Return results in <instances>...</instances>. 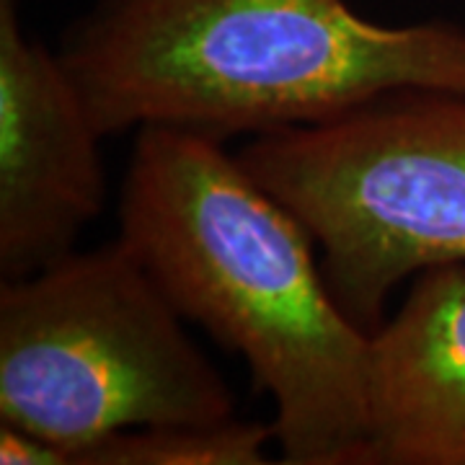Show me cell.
<instances>
[{"label": "cell", "mask_w": 465, "mask_h": 465, "mask_svg": "<svg viewBox=\"0 0 465 465\" xmlns=\"http://www.w3.org/2000/svg\"><path fill=\"white\" fill-rule=\"evenodd\" d=\"M0 463L3 465H70L60 445L39 434L0 424Z\"/></svg>", "instance_id": "ba28073f"}, {"label": "cell", "mask_w": 465, "mask_h": 465, "mask_svg": "<svg viewBox=\"0 0 465 465\" xmlns=\"http://www.w3.org/2000/svg\"><path fill=\"white\" fill-rule=\"evenodd\" d=\"M274 427L223 419L119 430L81 448L73 465H264Z\"/></svg>", "instance_id": "52a82bcc"}, {"label": "cell", "mask_w": 465, "mask_h": 465, "mask_svg": "<svg viewBox=\"0 0 465 465\" xmlns=\"http://www.w3.org/2000/svg\"><path fill=\"white\" fill-rule=\"evenodd\" d=\"M60 57L101 134L318 124L406 91L465 96V29L382 26L347 0H99Z\"/></svg>", "instance_id": "7a4b0ae2"}, {"label": "cell", "mask_w": 465, "mask_h": 465, "mask_svg": "<svg viewBox=\"0 0 465 465\" xmlns=\"http://www.w3.org/2000/svg\"><path fill=\"white\" fill-rule=\"evenodd\" d=\"M101 130L60 54L0 0V274L21 280L75 251L106 202Z\"/></svg>", "instance_id": "5b68a950"}, {"label": "cell", "mask_w": 465, "mask_h": 465, "mask_svg": "<svg viewBox=\"0 0 465 465\" xmlns=\"http://www.w3.org/2000/svg\"><path fill=\"white\" fill-rule=\"evenodd\" d=\"M119 238L179 316L241 354L290 465H367L370 331L336 300L316 238L207 134L137 130Z\"/></svg>", "instance_id": "6da1fadb"}, {"label": "cell", "mask_w": 465, "mask_h": 465, "mask_svg": "<svg viewBox=\"0 0 465 465\" xmlns=\"http://www.w3.org/2000/svg\"><path fill=\"white\" fill-rule=\"evenodd\" d=\"M238 161L321 246L349 316L378 329L406 277L465 264V96L406 88L318 124L256 134Z\"/></svg>", "instance_id": "277c9868"}, {"label": "cell", "mask_w": 465, "mask_h": 465, "mask_svg": "<svg viewBox=\"0 0 465 465\" xmlns=\"http://www.w3.org/2000/svg\"><path fill=\"white\" fill-rule=\"evenodd\" d=\"M367 465H465V264L419 272L370 331Z\"/></svg>", "instance_id": "8992f818"}, {"label": "cell", "mask_w": 465, "mask_h": 465, "mask_svg": "<svg viewBox=\"0 0 465 465\" xmlns=\"http://www.w3.org/2000/svg\"><path fill=\"white\" fill-rule=\"evenodd\" d=\"M116 238L0 290V424L73 455L119 430L235 416L225 378Z\"/></svg>", "instance_id": "3957f363"}]
</instances>
